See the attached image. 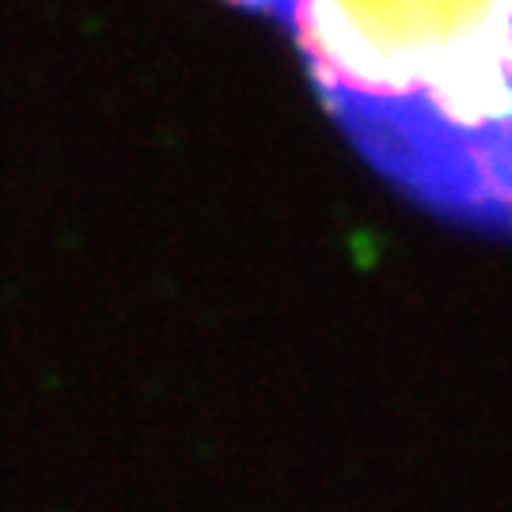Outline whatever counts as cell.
<instances>
[{"mask_svg": "<svg viewBox=\"0 0 512 512\" xmlns=\"http://www.w3.org/2000/svg\"><path fill=\"white\" fill-rule=\"evenodd\" d=\"M293 38L353 148L414 202L512 236V0H232Z\"/></svg>", "mask_w": 512, "mask_h": 512, "instance_id": "cell-1", "label": "cell"}]
</instances>
